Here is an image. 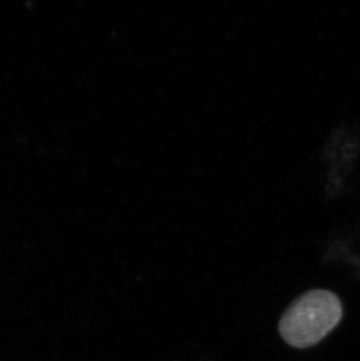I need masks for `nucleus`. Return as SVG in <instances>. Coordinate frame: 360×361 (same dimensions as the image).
Listing matches in <instances>:
<instances>
[{
	"instance_id": "obj_1",
	"label": "nucleus",
	"mask_w": 360,
	"mask_h": 361,
	"mask_svg": "<svg viewBox=\"0 0 360 361\" xmlns=\"http://www.w3.org/2000/svg\"><path fill=\"white\" fill-rule=\"evenodd\" d=\"M342 316L343 309L337 295L328 290H311L287 309L280 321V334L294 348H310L324 339Z\"/></svg>"
}]
</instances>
